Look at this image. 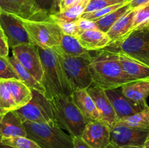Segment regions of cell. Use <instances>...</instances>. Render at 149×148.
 Segmentation results:
<instances>
[{"label": "cell", "mask_w": 149, "mask_h": 148, "mask_svg": "<svg viewBox=\"0 0 149 148\" xmlns=\"http://www.w3.org/2000/svg\"><path fill=\"white\" fill-rule=\"evenodd\" d=\"M89 68L93 84L105 90L122 87L133 81L122 69L118 52L102 49L92 57Z\"/></svg>", "instance_id": "cell-1"}, {"label": "cell", "mask_w": 149, "mask_h": 148, "mask_svg": "<svg viewBox=\"0 0 149 148\" xmlns=\"http://www.w3.org/2000/svg\"><path fill=\"white\" fill-rule=\"evenodd\" d=\"M37 48L43 67L42 84L46 89L47 98L49 100L55 96H71L74 90L58 54L53 49Z\"/></svg>", "instance_id": "cell-2"}, {"label": "cell", "mask_w": 149, "mask_h": 148, "mask_svg": "<svg viewBox=\"0 0 149 148\" xmlns=\"http://www.w3.org/2000/svg\"><path fill=\"white\" fill-rule=\"evenodd\" d=\"M55 121L72 137H81L88 119L74 104L71 96H55L49 100Z\"/></svg>", "instance_id": "cell-3"}, {"label": "cell", "mask_w": 149, "mask_h": 148, "mask_svg": "<svg viewBox=\"0 0 149 148\" xmlns=\"http://www.w3.org/2000/svg\"><path fill=\"white\" fill-rule=\"evenodd\" d=\"M27 137L41 148H74L73 137L63 131L55 122H25Z\"/></svg>", "instance_id": "cell-4"}, {"label": "cell", "mask_w": 149, "mask_h": 148, "mask_svg": "<svg viewBox=\"0 0 149 148\" xmlns=\"http://www.w3.org/2000/svg\"><path fill=\"white\" fill-rule=\"evenodd\" d=\"M53 49L58 54L74 91L79 89H87L93 85V78L89 68L93 57H71L64 54L57 47Z\"/></svg>", "instance_id": "cell-5"}, {"label": "cell", "mask_w": 149, "mask_h": 148, "mask_svg": "<svg viewBox=\"0 0 149 148\" xmlns=\"http://www.w3.org/2000/svg\"><path fill=\"white\" fill-rule=\"evenodd\" d=\"M108 47L116 48L121 52L149 67L148 27L131 31L122 40Z\"/></svg>", "instance_id": "cell-6"}, {"label": "cell", "mask_w": 149, "mask_h": 148, "mask_svg": "<svg viewBox=\"0 0 149 148\" xmlns=\"http://www.w3.org/2000/svg\"><path fill=\"white\" fill-rule=\"evenodd\" d=\"M22 20L33 44L42 49H53L59 46L63 32L52 19L43 21Z\"/></svg>", "instance_id": "cell-7"}, {"label": "cell", "mask_w": 149, "mask_h": 148, "mask_svg": "<svg viewBox=\"0 0 149 148\" xmlns=\"http://www.w3.org/2000/svg\"><path fill=\"white\" fill-rule=\"evenodd\" d=\"M32 90V98L23 107L14 110L23 123L55 122L49 100L36 90Z\"/></svg>", "instance_id": "cell-8"}, {"label": "cell", "mask_w": 149, "mask_h": 148, "mask_svg": "<svg viewBox=\"0 0 149 148\" xmlns=\"http://www.w3.org/2000/svg\"><path fill=\"white\" fill-rule=\"evenodd\" d=\"M0 11L27 20H51L50 15L39 7L35 0H0Z\"/></svg>", "instance_id": "cell-9"}, {"label": "cell", "mask_w": 149, "mask_h": 148, "mask_svg": "<svg viewBox=\"0 0 149 148\" xmlns=\"http://www.w3.org/2000/svg\"><path fill=\"white\" fill-rule=\"evenodd\" d=\"M0 28L4 32L10 48L20 45L33 44L23 23V20L14 15L1 12Z\"/></svg>", "instance_id": "cell-10"}, {"label": "cell", "mask_w": 149, "mask_h": 148, "mask_svg": "<svg viewBox=\"0 0 149 148\" xmlns=\"http://www.w3.org/2000/svg\"><path fill=\"white\" fill-rule=\"evenodd\" d=\"M13 56L39 82L43 79V67L37 46L24 44L12 49Z\"/></svg>", "instance_id": "cell-11"}, {"label": "cell", "mask_w": 149, "mask_h": 148, "mask_svg": "<svg viewBox=\"0 0 149 148\" xmlns=\"http://www.w3.org/2000/svg\"><path fill=\"white\" fill-rule=\"evenodd\" d=\"M149 129H138L122 124L111 128V143L117 146L143 147Z\"/></svg>", "instance_id": "cell-12"}, {"label": "cell", "mask_w": 149, "mask_h": 148, "mask_svg": "<svg viewBox=\"0 0 149 148\" xmlns=\"http://www.w3.org/2000/svg\"><path fill=\"white\" fill-rule=\"evenodd\" d=\"M81 138L93 148H107L111 143V128L102 121L90 120Z\"/></svg>", "instance_id": "cell-13"}, {"label": "cell", "mask_w": 149, "mask_h": 148, "mask_svg": "<svg viewBox=\"0 0 149 148\" xmlns=\"http://www.w3.org/2000/svg\"><path fill=\"white\" fill-rule=\"evenodd\" d=\"M106 93L116 113L118 120L135 115L148 106L147 103L145 104H136L128 99L122 93L121 87L106 89Z\"/></svg>", "instance_id": "cell-14"}, {"label": "cell", "mask_w": 149, "mask_h": 148, "mask_svg": "<svg viewBox=\"0 0 149 148\" xmlns=\"http://www.w3.org/2000/svg\"><path fill=\"white\" fill-rule=\"evenodd\" d=\"M87 91L94 100L96 107L101 116L102 121L110 128L113 127L118 121V118L106 94V90L93 84Z\"/></svg>", "instance_id": "cell-15"}, {"label": "cell", "mask_w": 149, "mask_h": 148, "mask_svg": "<svg viewBox=\"0 0 149 148\" xmlns=\"http://www.w3.org/2000/svg\"><path fill=\"white\" fill-rule=\"evenodd\" d=\"M13 136H27L24 123L14 110L0 115V139Z\"/></svg>", "instance_id": "cell-16"}, {"label": "cell", "mask_w": 149, "mask_h": 148, "mask_svg": "<svg viewBox=\"0 0 149 148\" xmlns=\"http://www.w3.org/2000/svg\"><path fill=\"white\" fill-rule=\"evenodd\" d=\"M71 97L74 104L86 118L89 120L102 121L101 116L96 107L94 100L87 89L76 90L72 93Z\"/></svg>", "instance_id": "cell-17"}, {"label": "cell", "mask_w": 149, "mask_h": 148, "mask_svg": "<svg viewBox=\"0 0 149 148\" xmlns=\"http://www.w3.org/2000/svg\"><path fill=\"white\" fill-rule=\"evenodd\" d=\"M79 41L88 51H97L106 49L111 43L107 33L100 29H93L83 32L77 36Z\"/></svg>", "instance_id": "cell-18"}, {"label": "cell", "mask_w": 149, "mask_h": 148, "mask_svg": "<svg viewBox=\"0 0 149 148\" xmlns=\"http://www.w3.org/2000/svg\"><path fill=\"white\" fill-rule=\"evenodd\" d=\"M122 93L136 104H146L149 96V79L131 81L122 86Z\"/></svg>", "instance_id": "cell-19"}, {"label": "cell", "mask_w": 149, "mask_h": 148, "mask_svg": "<svg viewBox=\"0 0 149 148\" xmlns=\"http://www.w3.org/2000/svg\"><path fill=\"white\" fill-rule=\"evenodd\" d=\"M119 62L125 73L133 81L149 79V67L119 52Z\"/></svg>", "instance_id": "cell-20"}, {"label": "cell", "mask_w": 149, "mask_h": 148, "mask_svg": "<svg viewBox=\"0 0 149 148\" xmlns=\"http://www.w3.org/2000/svg\"><path fill=\"white\" fill-rule=\"evenodd\" d=\"M134 15L135 10L130 9L111 28L110 30L107 32L108 36L111 40L110 45L118 43L130 33L133 24Z\"/></svg>", "instance_id": "cell-21"}, {"label": "cell", "mask_w": 149, "mask_h": 148, "mask_svg": "<svg viewBox=\"0 0 149 148\" xmlns=\"http://www.w3.org/2000/svg\"><path fill=\"white\" fill-rule=\"evenodd\" d=\"M56 47L64 54L71 57H93L90 55V51L81 46L77 36H70L63 33L61 35L59 46Z\"/></svg>", "instance_id": "cell-22"}, {"label": "cell", "mask_w": 149, "mask_h": 148, "mask_svg": "<svg viewBox=\"0 0 149 148\" xmlns=\"http://www.w3.org/2000/svg\"><path fill=\"white\" fill-rule=\"evenodd\" d=\"M5 81L10 89L17 109L23 107L30 101L32 98V90L24 83L16 78L5 79Z\"/></svg>", "instance_id": "cell-23"}, {"label": "cell", "mask_w": 149, "mask_h": 148, "mask_svg": "<svg viewBox=\"0 0 149 148\" xmlns=\"http://www.w3.org/2000/svg\"><path fill=\"white\" fill-rule=\"evenodd\" d=\"M10 61L13 65L15 71L17 73V75L19 77V79L24 83L29 88L31 89L36 90L42 93V94L47 97V91L44 86L41 82H39L31 73H29L17 59H15L14 56H12L10 57Z\"/></svg>", "instance_id": "cell-24"}, {"label": "cell", "mask_w": 149, "mask_h": 148, "mask_svg": "<svg viewBox=\"0 0 149 148\" xmlns=\"http://www.w3.org/2000/svg\"><path fill=\"white\" fill-rule=\"evenodd\" d=\"M90 0H84L77 5L69 7L63 11L59 12L56 14L51 15L50 17L53 20L74 22L78 20L84 13Z\"/></svg>", "instance_id": "cell-25"}, {"label": "cell", "mask_w": 149, "mask_h": 148, "mask_svg": "<svg viewBox=\"0 0 149 148\" xmlns=\"http://www.w3.org/2000/svg\"><path fill=\"white\" fill-rule=\"evenodd\" d=\"M130 10V6L129 1H127L120 8L117 9L115 11L109 13L107 15L95 20V23L97 28L105 33H107L110 30L111 28L114 25V23L119 19H120L124 15L126 14Z\"/></svg>", "instance_id": "cell-26"}, {"label": "cell", "mask_w": 149, "mask_h": 148, "mask_svg": "<svg viewBox=\"0 0 149 148\" xmlns=\"http://www.w3.org/2000/svg\"><path fill=\"white\" fill-rule=\"evenodd\" d=\"M116 124H122L138 129H149V107L146 106L135 115L120 119Z\"/></svg>", "instance_id": "cell-27"}, {"label": "cell", "mask_w": 149, "mask_h": 148, "mask_svg": "<svg viewBox=\"0 0 149 148\" xmlns=\"http://www.w3.org/2000/svg\"><path fill=\"white\" fill-rule=\"evenodd\" d=\"M135 10L132 30L144 28L149 26V2Z\"/></svg>", "instance_id": "cell-28"}, {"label": "cell", "mask_w": 149, "mask_h": 148, "mask_svg": "<svg viewBox=\"0 0 149 148\" xmlns=\"http://www.w3.org/2000/svg\"><path fill=\"white\" fill-rule=\"evenodd\" d=\"M0 104L6 111L15 110L17 109L5 79L0 80Z\"/></svg>", "instance_id": "cell-29"}, {"label": "cell", "mask_w": 149, "mask_h": 148, "mask_svg": "<svg viewBox=\"0 0 149 148\" xmlns=\"http://www.w3.org/2000/svg\"><path fill=\"white\" fill-rule=\"evenodd\" d=\"M4 145H9L14 148H41L34 141L27 136H13L2 138L0 139Z\"/></svg>", "instance_id": "cell-30"}, {"label": "cell", "mask_w": 149, "mask_h": 148, "mask_svg": "<svg viewBox=\"0 0 149 148\" xmlns=\"http://www.w3.org/2000/svg\"><path fill=\"white\" fill-rule=\"evenodd\" d=\"M10 78L19 79V77L10 62V57L0 56V80Z\"/></svg>", "instance_id": "cell-31"}, {"label": "cell", "mask_w": 149, "mask_h": 148, "mask_svg": "<svg viewBox=\"0 0 149 148\" xmlns=\"http://www.w3.org/2000/svg\"><path fill=\"white\" fill-rule=\"evenodd\" d=\"M127 1H125V2L124 3H120V4H114V5L109 6V7H104V8L100 9V10H96V11H94V12H84V14L81 15V18L87 19V20H92V21L95 22V20H98V19L101 18V17L109 15V13L115 11V10H116L117 9L120 8V7H122V6H123Z\"/></svg>", "instance_id": "cell-32"}, {"label": "cell", "mask_w": 149, "mask_h": 148, "mask_svg": "<svg viewBox=\"0 0 149 148\" xmlns=\"http://www.w3.org/2000/svg\"><path fill=\"white\" fill-rule=\"evenodd\" d=\"M127 1V0H90L84 12H94L109 6L124 3Z\"/></svg>", "instance_id": "cell-33"}, {"label": "cell", "mask_w": 149, "mask_h": 148, "mask_svg": "<svg viewBox=\"0 0 149 148\" xmlns=\"http://www.w3.org/2000/svg\"><path fill=\"white\" fill-rule=\"evenodd\" d=\"M59 26L61 31L63 33L73 36H77L79 34L77 20L74 22L62 21V20H53Z\"/></svg>", "instance_id": "cell-34"}, {"label": "cell", "mask_w": 149, "mask_h": 148, "mask_svg": "<svg viewBox=\"0 0 149 148\" xmlns=\"http://www.w3.org/2000/svg\"><path fill=\"white\" fill-rule=\"evenodd\" d=\"M77 26H78L79 30L78 36L81 34V33H82L83 32L86 31V30H93V29H98L94 21L87 20V19L81 18V17H80L77 20Z\"/></svg>", "instance_id": "cell-35"}, {"label": "cell", "mask_w": 149, "mask_h": 148, "mask_svg": "<svg viewBox=\"0 0 149 148\" xmlns=\"http://www.w3.org/2000/svg\"><path fill=\"white\" fill-rule=\"evenodd\" d=\"M9 49L10 46L7 43V38L1 28H0V56L8 57Z\"/></svg>", "instance_id": "cell-36"}, {"label": "cell", "mask_w": 149, "mask_h": 148, "mask_svg": "<svg viewBox=\"0 0 149 148\" xmlns=\"http://www.w3.org/2000/svg\"><path fill=\"white\" fill-rule=\"evenodd\" d=\"M42 10L51 15L55 0H35Z\"/></svg>", "instance_id": "cell-37"}, {"label": "cell", "mask_w": 149, "mask_h": 148, "mask_svg": "<svg viewBox=\"0 0 149 148\" xmlns=\"http://www.w3.org/2000/svg\"><path fill=\"white\" fill-rule=\"evenodd\" d=\"M84 0H61L59 4L60 12L63 11L69 7L77 5Z\"/></svg>", "instance_id": "cell-38"}, {"label": "cell", "mask_w": 149, "mask_h": 148, "mask_svg": "<svg viewBox=\"0 0 149 148\" xmlns=\"http://www.w3.org/2000/svg\"><path fill=\"white\" fill-rule=\"evenodd\" d=\"M74 148H93L86 143L81 137H73Z\"/></svg>", "instance_id": "cell-39"}, {"label": "cell", "mask_w": 149, "mask_h": 148, "mask_svg": "<svg viewBox=\"0 0 149 148\" xmlns=\"http://www.w3.org/2000/svg\"><path fill=\"white\" fill-rule=\"evenodd\" d=\"M131 10H136L138 7L149 2V0H128Z\"/></svg>", "instance_id": "cell-40"}, {"label": "cell", "mask_w": 149, "mask_h": 148, "mask_svg": "<svg viewBox=\"0 0 149 148\" xmlns=\"http://www.w3.org/2000/svg\"><path fill=\"white\" fill-rule=\"evenodd\" d=\"M61 0H55V1H54L53 8H52V14L51 15H54V14H56V13L59 12H60L59 4H60V2H61Z\"/></svg>", "instance_id": "cell-41"}, {"label": "cell", "mask_w": 149, "mask_h": 148, "mask_svg": "<svg viewBox=\"0 0 149 148\" xmlns=\"http://www.w3.org/2000/svg\"><path fill=\"white\" fill-rule=\"evenodd\" d=\"M107 148H143V147H132V146H117V145L110 144Z\"/></svg>", "instance_id": "cell-42"}, {"label": "cell", "mask_w": 149, "mask_h": 148, "mask_svg": "<svg viewBox=\"0 0 149 148\" xmlns=\"http://www.w3.org/2000/svg\"><path fill=\"white\" fill-rule=\"evenodd\" d=\"M143 148H149V133H148V136H147L145 142H144Z\"/></svg>", "instance_id": "cell-43"}, {"label": "cell", "mask_w": 149, "mask_h": 148, "mask_svg": "<svg viewBox=\"0 0 149 148\" xmlns=\"http://www.w3.org/2000/svg\"><path fill=\"white\" fill-rule=\"evenodd\" d=\"M0 148H14V147H13L11 146H9V145H4V144L1 143V141H0Z\"/></svg>", "instance_id": "cell-44"}, {"label": "cell", "mask_w": 149, "mask_h": 148, "mask_svg": "<svg viewBox=\"0 0 149 148\" xmlns=\"http://www.w3.org/2000/svg\"><path fill=\"white\" fill-rule=\"evenodd\" d=\"M7 112H8V111H6V110H4V109L2 107H1V104H0V115H1L4 114V113H7Z\"/></svg>", "instance_id": "cell-45"}, {"label": "cell", "mask_w": 149, "mask_h": 148, "mask_svg": "<svg viewBox=\"0 0 149 148\" xmlns=\"http://www.w3.org/2000/svg\"><path fill=\"white\" fill-rule=\"evenodd\" d=\"M0 13H1V11H0Z\"/></svg>", "instance_id": "cell-46"}, {"label": "cell", "mask_w": 149, "mask_h": 148, "mask_svg": "<svg viewBox=\"0 0 149 148\" xmlns=\"http://www.w3.org/2000/svg\"><path fill=\"white\" fill-rule=\"evenodd\" d=\"M148 28H149V26H148Z\"/></svg>", "instance_id": "cell-47"}]
</instances>
